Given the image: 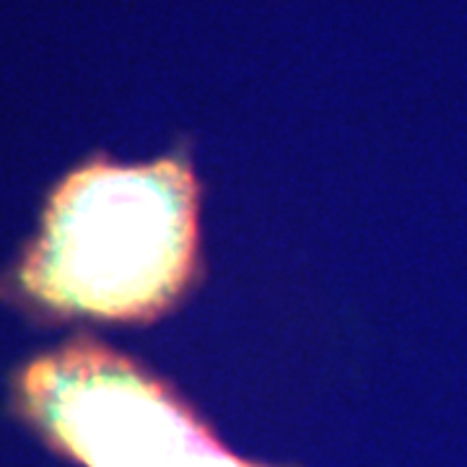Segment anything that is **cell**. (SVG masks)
<instances>
[{
    "label": "cell",
    "instance_id": "cell-1",
    "mask_svg": "<svg viewBox=\"0 0 467 467\" xmlns=\"http://www.w3.org/2000/svg\"><path fill=\"white\" fill-rule=\"evenodd\" d=\"M201 187L182 153L140 167L88 161L52 190L14 285L57 317L150 322L198 267Z\"/></svg>",
    "mask_w": 467,
    "mask_h": 467
},
{
    "label": "cell",
    "instance_id": "cell-2",
    "mask_svg": "<svg viewBox=\"0 0 467 467\" xmlns=\"http://www.w3.org/2000/svg\"><path fill=\"white\" fill-rule=\"evenodd\" d=\"M26 413L91 467H250L198 429L167 387L94 340H76L26 367Z\"/></svg>",
    "mask_w": 467,
    "mask_h": 467
}]
</instances>
